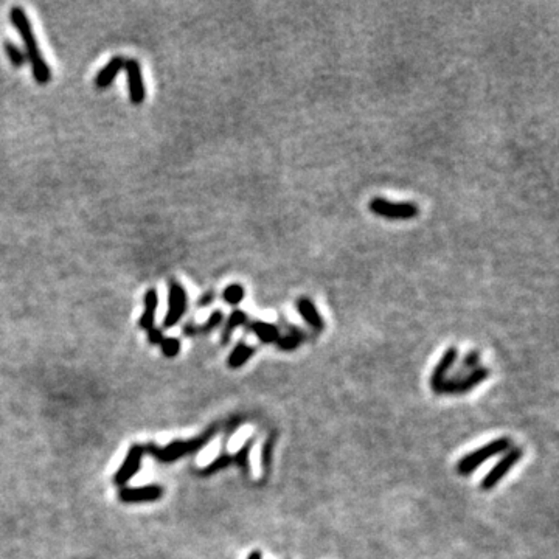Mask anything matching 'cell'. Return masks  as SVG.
<instances>
[{"mask_svg":"<svg viewBox=\"0 0 559 559\" xmlns=\"http://www.w3.org/2000/svg\"><path fill=\"white\" fill-rule=\"evenodd\" d=\"M10 21L22 38L25 56H27V61L31 65L33 78H35L38 85H48L50 80H52V69L48 67L43 53H40L38 39L35 36V31H33L27 13H25V10L21 6H13L10 10Z\"/></svg>","mask_w":559,"mask_h":559,"instance_id":"obj_1","label":"cell"},{"mask_svg":"<svg viewBox=\"0 0 559 559\" xmlns=\"http://www.w3.org/2000/svg\"><path fill=\"white\" fill-rule=\"evenodd\" d=\"M218 425H210L204 433L201 435H197L195 438H190V440H176L170 443L168 446L161 447L157 445H148L145 447V450L148 454H151L157 462L161 463H173L179 460V458L185 457V455H193L196 452H199L202 447H205L208 445V441L213 440L216 433H218Z\"/></svg>","mask_w":559,"mask_h":559,"instance_id":"obj_2","label":"cell"},{"mask_svg":"<svg viewBox=\"0 0 559 559\" xmlns=\"http://www.w3.org/2000/svg\"><path fill=\"white\" fill-rule=\"evenodd\" d=\"M513 447L511 440L508 437H502L497 440L489 441L488 445L479 447L477 450H472L468 455H465L460 462L457 463V472L460 475H470L475 470L480 468L483 463H487L491 460L492 457L504 455L506 450H510Z\"/></svg>","mask_w":559,"mask_h":559,"instance_id":"obj_3","label":"cell"},{"mask_svg":"<svg viewBox=\"0 0 559 559\" xmlns=\"http://www.w3.org/2000/svg\"><path fill=\"white\" fill-rule=\"evenodd\" d=\"M369 208L373 215L390 221H411L420 215V207L413 202H391L379 196L371 199Z\"/></svg>","mask_w":559,"mask_h":559,"instance_id":"obj_4","label":"cell"},{"mask_svg":"<svg viewBox=\"0 0 559 559\" xmlns=\"http://www.w3.org/2000/svg\"><path fill=\"white\" fill-rule=\"evenodd\" d=\"M188 310V294L182 283L170 280L168 286V313L163 319V328H173L180 322L183 314Z\"/></svg>","mask_w":559,"mask_h":559,"instance_id":"obj_5","label":"cell"},{"mask_svg":"<svg viewBox=\"0 0 559 559\" xmlns=\"http://www.w3.org/2000/svg\"><path fill=\"white\" fill-rule=\"evenodd\" d=\"M523 457V450L521 447H511L510 450H506V452L502 455V458L492 466L491 471L483 477L482 480V485L480 488L483 491H489L492 488H496L505 475L510 472L514 466L517 465V462L521 460Z\"/></svg>","mask_w":559,"mask_h":559,"instance_id":"obj_6","label":"cell"},{"mask_svg":"<svg viewBox=\"0 0 559 559\" xmlns=\"http://www.w3.org/2000/svg\"><path fill=\"white\" fill-rule=\"evenodd\" d=\"M489 376L487 367H477V369L463 374L460 378H447L441 389V395H463L475 389Z\"/></svg>","mask_w":559,"mask_h":559,"instance_id":"obj_7","label":"cell"},{"mask_svg":"<svg viewBox=\"0 0 559 559\" xmlns=\"http://www.w3.org/2000/svg\"><path fill=\"white\" fill-rule=\"evenodd\" d=\"M145 446L141 445H132L131 449L128 450L126 457H124V460L121 463V466L119 468V471L115 472L114 475V483L119 487H124L126 483L134 479L137 472L141 468V462H143V455H145Z\"/></svg>","mask_w":559,"mask_h":559,"instance_id":"obj_8","label":"cell"},{"mask_svg":"<svg viewBox=\"0 0 559 559\" xmlns=\"http://www.w3.org/2000/svg\"><path fill=\"white\" fill-rule=\"evenodd\" d=\"M458 361V349L455 347H449L446 352L441 356L438 364L435 365V369L432 370L430 374V387L435 391L437 395H441V389H443V384L449 378V373L452 371L455 362Z\"/></svg>","mask_w":559,"mask_h":559,"instance_id":"obj_9","label":"cell"},{"mask_svg":"<svg viewBox=\"0 0 559 559\" xmlns=\"http://www.w3.org/2000/svg\"><path fill=\"white\" fill-rule=\"evenodd\" d=\"M124 70H126L128 77V87H129V99L134 106H140L145 102V82L141 77V67L137 60H126L124 64Z\"/></svg>","mask_w":559,"mask_h":559,"instance_id":"obj_10","label":"cell"},{"mask_svg":"<svg viewBox=\"0 0 559 559\" xmlns=\"http://www.w3.org/2000/svg\"><path fill=\"white\" fill-rule=\"evenodd\" d=\"M163 496V488L157 483L140 488H121L119 492V499L124 504H145L156 502Z\"/></svg>","mask_w":559,"mask_h":559,"instance_id":"obj_11","label":"cell"},{"mask_svg":"<svg viewBox=\"0 0 559 559\" xmlns=\"http://www.w3.org/2000/svg\"><path fill=\"white\" fill-rule=\"evenodd\" d=\"M305 340H308L306 331H303L302 328H298V327H295V325H292L289 322H283V331H281L278 340L275 342V345H277L281 352H294V349H297L300 345H302Z\"/></svg>","mask_w":559,"mask_h":559,"instance_id":"obj_12","label":"cell"},{"mask_svg":"<svg viewBox=\"0 0 559 559\" xmlns=\"http://www.w3.org/2000/svg\"><path fill=\"white\" fill-rule=\"evenodd\" d=\"M295 308H297V313L302 315V319L305 320L308 327L317 332L325 331L323 317L320 315L315 303L310 297H298L295 300Z\"/></svg>","mask_w":559,"mask_h":559,"instance_id":"obj_13","label":"cell"},{"mask_svg":"<svg viewBox=\"0 0 559 559\" xmlns=\"http://www.w3.org/2000/svg\"><path fill=\"white\" fill-rule=\"evenodd\" d=\"M244 327L250 332H254V335L258 337V340H260L261 344H266V345L275 344V342L278 340V337L281 335L278 325L269 323V322H263V320H247V323L244 325Z\"/></svg>","mask_w":559,"mask_h":559,"instance_id":"obj_14","label":"cell"},{"mask_svg":"<svg viewBox=\"0 0 559 559\" xmlns=\"http://www.w3.org/2000/svg\"><path fill=\"white\" fill-rule=\"evenodd\" d=\"M126 64V58L124 56H114L112 60L107 63L104 67L98 72L95 77V87L97 89H107L115 81L116 75H119Z\"/></svg>","mask_w":559,"mask_h":559,"instance_id":"obj_15","label":"cell"},{"mask_svg":"<svg viewBox=\"0 0 559 559\" xmlns=\"http://www.w3.org/2000/svg\"><path fill=\"white\" fill-rule=\"evenodd\" d=\"M247 320H249L247 314L243 310H238V308H235V310H233L229 314L227 319L222 322L221 344L227 345L229 342H230V339H232V336H233V332H235L238 328L244 327V325L247 323Z\"/></svg>","mask_w":559,"mask_h":559,"instance_id":"obj_16","label":"cell"},{"mask_svg":"<svg viewBox=\"0 0 559 559\" xmlns=\"http://www.w3.org/2000/svg\"><path fill=\"white\" fill-rule=\"evenodd\" d=\"M157 305H158V294L154 288L148 289L146 294H145V311L141 314L140 320H139V327L141 330H145L146 332L149 330L154 328V322H156V311H157Z\"/></svg>","mask_w":559,"mask_h":559,"instance_id":"obj_17","label":"cell"},{"mask_svg":"<svg viewBox=\"0 0 559 559\" xmlns=\"http://www.w3.org/2000/svg\"><path fill=\"white\" fill-rule=\"evenodd\" d=\"M255 352H256V348L254 345H249V344H246L244 340H241L239 344L232 349V353L229 354V359H227V364L233 370L241 369V367L246 365L249 359L255 354Z\"/></svg>","mask_w":559,"mask_h":559,"instance_id":"obj_18","label":"cell"},{"mask_svg":"<svg viewBox=\"0 0 559 559\" xmlns=\"http://www.w3.org/2000/svg\"><path fill=\"white\" fill-rule=\"evenodd\" d=\"M477 367H480V352L479 349H471V352H468L463 356L460 367H458V369L452 374H450L449 378H460V376H463V374L475 370Z\"/></svg>","mask_w":559,"mask_h":559,"instance_id":"obj_19","label":"cell"},{"mask_svg":"<svg viewBox=\"0 0 559 559\" xmlns=\"http://www.w3.org/2000/svg\"><path fill=\"white\" fill-rule=\"evenodd\" d=\"M254 443H255V440H254V438H250L249 441H246L244 446L241 447L237 454H233V455H232L233 465H237L238 468L241 470V472H243L244 475H247L249 471H250L249 457H250V450H252V447H254Z\"/></svg>","mask_w":559,"mask_h":559,"instance_id":"obj_20","label":"cell"},{"mask_svg":"<svg viewBox=\"0 0 559 559\" xmlns=\"http://www.w3.org/2000/svg\"><path fill=\"white\" fill-rule=\"evenodd\" d=\"M224 322V313L221 310H215L210 315H208V319L201 323V325H196V336H207L213 332L216 328H219Z\"/></svg>","mask_w":559,"mask_h":559,"instance_id":"obj_21","label":"cell"},{"mask_svg":"<svg viewBox=\"0 0 559 559\" xmlns=\"http://www.w3.org/2000/svg\"><path fill=\"white\" fill-rule=\"evenodd\" d=\"M244 295H246V291H244L243 285H239V283H232V285H229L227 288H225L222 291V294H221V297H222V300H224L225 303L230 305V306H235V308L241 302H243Z\"/></svg>","mask_w":559,"mask_h":559,"instance_id":"obj_22","label":"cell"},{"mask_svg":"<svg viewBox=\"0 0 559 559\" xmlns=\"http://www.w3.org/2000/svg\"><path fill=\"white\" fill-rule=\"evenodd\" d=\"M4 50L8 56V60H10L11 65L16 69H21L27 63V56H25L23 50H21L18 45H16L13 40H5L4 43Z\"/></svg>","mask_w":559,"mask_h":559,"instance_id":"obj_23","label":"cell"},{"mask_svg":"<svg viewBox=\"0 0 559 559\" xmlns=\"http://www.w3.org/2000/svg\"><path fill=\"white\" fill-rule=\"evenodd\" d=\"M232 465H233L232 455L230 454H221L219 457H216L210 465L205 466V468L201 470L199 472H201L202 477H208V475H213V474L219 472L222 470H227L229 466H232Z\"/></svg>","mask_w":559,"mask_h":559,"instance_id":"obj_24","label":"cell"},{"mask_svg":"<svg viewBox=\"0 0 559 559\" xmlns=\"http://www.w3.org/2000/svg\"><path fill=\"white\" fill-rule=\"evenodd\" d=\"M275 440H277V435L275 433H271V437L266 440V443L263 446L261 450V465H263V470L264 474L268 475L271 468H272V462H273V447H275Z\"/></svg>","mask_w":559,"mask_h":559,"instance_id":"obj_25","label":"cell"},{"mask_svg":"<svg viewBox=\"0 0 559 559\" xmlns=\"http://www.w3.org/2000/svg\"><path fill=\"white\" fill-rule=\"evenodd\" d=\"M161 349L166 357H176L180 353V340L176 337H165L161 344Z\"/></svg>","mask_w":559,"mask_h":559,"instance_id":"obj_26","label":"cell"},{"mask_svg":"<svg viewBox=\"0 0 559 559\" xmlns=\"http://www.w3.org/2000/svg\"><path fill=\"white\" fill-rule=\"evenodd\" d=\"M216 295H218V292H216L215 289H208V291H205L204 294H201L197 297V300H196V306L197 308H207V306H210L215 300H216Z\"/></svg>","mask_w":559,"mask_h":559,"instance_id":"obj_27","label":"cell"},{"mask_svg":"<svg viewBox=\"0 0 559 559\" xmlns=\"http://www.w3.org/2000/svg\"><path fill=\"white\" fill-rule=\"evenodd\" d=\"M163 339H165V335H163V331L161 328L154 327L153 330L148 331V342H149V344L161 345L162 342H163Z\"/></svg>","mask_w":559,"mask_h":559,"instance_id":"obj_28","label":"cell"},{"mask_svg":"<svg viewBox=\"0 0 559 559\" xmlns=\"http://www.w3.org/2000/svg\"><path fill=\"white\" fill-rule=\"evenodd\" d=\"M243 418H239V416H235V418H233L230 423H227V429H225V437L227 438H230L232 437V433L235 432L241 424H243Z\"/></svg>","mask_w":559,"mask_h":559,"instance_id":"obj_29","label":"cell"},{"mask_svg":"<svg viewBox=\"0 0 559 559\" xmlns=\"http://www.w3.org/2000/svg\"><path fill=\"white\" fill-rule=\"evenodd\" d=\"M182 332L187 337H196V323L195 322H188L185 327H183Z\"/></svg>","mask_w":559,"mask_h":559,"instance_id":"obj_30","label":"cell"},{"mask_svg":"<svg viewBox=\"0 0 559 559\" xmlns=\"http://www.w3.org/2000/svg\"><path fill=\"white\" fill-rule=\"evenodd\" d=\"M247 559H263V555H261V552H258V550H255V552H252L247 556Z\"/></svg>","mask_w":559,"mask_h":559,"instance_id":"obj_31","label":"cell"}]
</instances>
